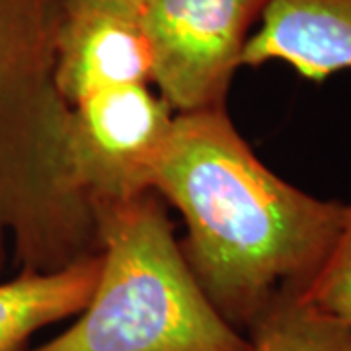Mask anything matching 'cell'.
<instances>
[{
  "mask_svg": "<svg viewBox=\"0 0 351 351\" xmlns=\"http://www.w3.org/2000/svg\"><path fill=\"white\" fill-rule=\"evenodd\" d=\"M246 338L250 351H351V328L302 295L277 299Z\"/></svg>",
  "mask_w": 351,
  "mask_h": 351,
  "instance_id": "9",
  "label": "cell"
},
{
  "mask_svg": "<svg viewBox=\"0 0 351 351\" xmlns=\"http://www.w3.org/2000/svg\"><path fill=\"white\" fill-rule=\"evenodd\" d=\"M101 263L69 330L27 351H250L201 291L162 199L149 189L96 207Z\"/></svg>",
  "mask_w": 351,
  "mask_h": 351,
  "instance_id": "3",
  "label": "cell"
},
{
  "mask_svg": "<svg viewBox=\"0 0 351 351\" xmlns=\"http://www.w3.org/2000/svg\"><path fill=\"white\" fill-rule=\"evenodd\" d=\"M73 143L96 207L149 191L152 160L176 112L149 84L94 92L73 108Z\"/></svg>",
  "mask_w": 351,
  "mask_h": 351,
  "instance_id": "5",
  "label": "cell"
},
{
  "mask_svg": "<svg viewBox=\"0 0 351 351\" xmlns=\"http://www.w3.org/2000/svg\"><path fill=\"white\" fill-rule=\"evenodd\" d=\"M149 189L180 211V248L191 274L244 336L277 299L308 291L346 217L343 203L313 197L274 174L225 106L176 113Z\"/></svg>",
  "mask_w": 351,
  "mask_h": 351,
  "instance_id": "1",
  "label": "cell"
},
{
  "mask_svg": "<svg viewBox=\"0 0 351 351\" xmlns=\"http://www.w3.org/2000/svg\"><path fill=\"white\" fill-rule=\"evenodd\" d=\"M64 2L76 4V6H92V8L127 14L133 18H143V14L151 6L152 0H64Z\"/></svg>",
  "mask_w": 351,
  "mask_h": 351,
  "instance_id": "11",
  "label": "cell"
},
{
  "mask_svg": "<svg viewBox=\"0 0 351 351\" xmlns=\"http://www.w3.org/2000/svg\"><path fill=\"white\" fill-rule=\"evenodd\" d=\"M101 254L55 271H18L0 279V351H27L39 330L80 314L100 276Z\"/></svg>",
  "mask_w": 351,
  "mask_h": 351,
  "instance_id": "8",
  "label": "cell"
},
{
  "mask_svg": "<svg viewBox=\"0 0 351 351\" xmlns=\"http://www.w3.org/2000/svg\"><path fill=\"white\" fill-rule=\"evenodd\" d=\"M64 0H0V279L100 254L96 203L57 86Z\"/></svg>",
  "mask_w": 351,
  "mask_h": 351,
  "instance_id": "2",
  "label": "cell"
},
{
  "mask_svg": "<svg viewBox=\"0 0 351 351\" xmlns=\"http://www.w3.org/2000/svg\"><path fill=\"white\" fill-rule=\"evenodd\" d=\"M274 61L313 82L351 69V0H269L240 66Z\"/></svg>",
  "mask_w": 351,
  "mask_h": 351,
  "instance_id": "7",
  "label": "cell"
},
{
  "mask_svg": "<svg viewBox=\"0 0 351 351\" xmlns=\"http://www.w3.org/2000/svg\"><path fill=\"white\" fill-rule=\"evenodd\" d=\"M151 82L152 49L143 18L64 2L57 86L71 108L106 88Z\"/></svg>",
  "mask_w": 351,
  "mask_h": 351,
  "instance_id": "6",
  "label": "cell"
},
{
  "mask_svg": "<svg viewBox=\"0 0 351 351\" xmlns=\"http://www.w3.org/2000/svg\"><path fill=\"white\" fill-rule=\"evenodd\" d=\"M269 0H152V82L176 113L225 106L250 27Z\"/></svg>",
  "mask_w": 351,
  "mask_h": 351,
  "instance_id": "4",
  "label": "cell"
},
{
  "mask_svg": "<svg viewBox=\"0 0 351 351\" xmlns=\"http://www.w3.org/2000/svg\"><path fill=\"white\" fill-rule=\"evenodd\" d=\"M302 297L351 328V205H346L343 225L326 263Z\"/></svg>",
  "mask_w": 351,
  "mask_h": 351,
  "instance_id": "10",
  "label": "cell"
}]
</instances>
